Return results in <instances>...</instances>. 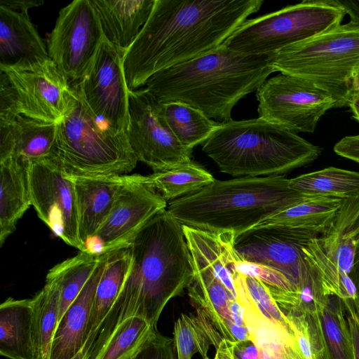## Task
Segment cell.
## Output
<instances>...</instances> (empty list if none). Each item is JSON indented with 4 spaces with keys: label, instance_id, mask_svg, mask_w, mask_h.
<instances>
[{
    "label": "cell",
    "instance_id": "6da1fadb",
    "mask_svg": "<svg viewBox=\"0 0 359 359\" xmlns=\"http://www.w3.org/2000/svg\"><path fill=\"white\" fill-rule=\"evenodd\" d=\"M262 0H155L150 15L123 57L128 88L222 46L262 7Z\"/></svg>",
    "mask_w": 359,
    "mask_h": 359
},
{
    "label": "cell",
    "instance_id": "7a4b0ae2",
    "mask_svg": "<svg viewBox=\"0 0 359 359\" xmlns=\"http://www.w3.org/2000/svg\"><path fill=\"white\" fill-rule=\"evenodd\" d=\"M132 264L117 299L88 351L102 348L124 320L139 317L156 328L167 303L187 289L192 278L191 255L183 225L165 210L156 215L129 241Z\"/></svg>",
    "mask_w": 359,
    "mask_h": 359
},
{
    "label": "cell",
    "instance_id": "3957f363",
    "mask_svg": "<svg viewBox=\"0 0 359 359\" xmlns=\"http://www.w3.org/2000/svg\"><path fill=\"white\" fill-rule=\"evenodd\" d=\"M271 55L245 53L222 45L156 73L146 88L159 102L185 103L209 118L229 121L238 101L257 91L274 72Z\"/></svg>",
    "mask_w": 359,
    "mask_h": 359
},
{
    "label": "cell",
    "instance_id": "277c9868",
    "mask_svg": "<svg viewBox=\"0 0 359 359\" xmlns=\"http://www.w3.org/2000/svg\"><path fill=\"white\" fill-rule=\"evenodd\" d=\"M285 175L215 180L168 203V213L184 226L230 231L236 237L276 212L306 198L291 189Z\"/></svg>",
    "mask_w": 359,
    "mask_h": 359
},
{
    "label": "cell",
    "instance_id": "5b68a950",
    "mask_svg": "<svg viewBox=\"0 0 359 359\" xmlns=\"http://www.w3.org/2000/svg\"><path fill=\"white\" fill-rule=\"evenodd\" d=\"M202 151L221 172L243 177L285 175L313 163L322 148L259 117L219 123Z\"/></svg>",
    "mask_w": 359,
    "mask_h": 359
},
{
    "label": "cell",
    "instance_id": "8992f818",
    "mask_svg": "<svg viewBox=\"0 0 359 359\" xmlns=\"http://www.w3.org/2000/svg\"><path fill=\"white\" fill-rule=\"evenodd\" d=\"M279 72L309 81L328 92L336 107L348 106L359 90V25H339L271 55ZM335 107V108H336Z\"/></svg>",
    "mask_w": 359,
    "mask_h": 359
},
{
    "label": "cell",
    "instance_id": "52a82bcc",
    "mask_svg": "<svg viewBox=\"0 0 359 359\" xmlns=\"http://www.w3.org/2000/svg\"><path fill=\"white\" fill-rule=\"evenodd\" d=\"M76 94L73 107L57 123L56 144L50 158L69 178L121 175L131 172L137 160L126 132L107 125L101 126L99 119Z\"/></svg>",
    "mask_w": 359,
    "mask_h": 359
},
{
    "label": "cell",
    "instance_id": "ba28073f",
    "mask_svg": "<svg viewBox=\"0 0 359 359\" xmlns=\"http://www.w3.org/2000/svg\"><path fill=\"white\" fill-rule=\"evenodd\" d=\"M345 15L336 0L304 1L247 19L222 45L245 53L273 54L335 28Z\"/></svg>",
    "mask_w": 359,
    "mask_h": 359
},
{
    "label": "cell",
    "instance_id": "9c48e42d",
    "mask_svg": "<svg viewBox=\"0 0 359 359\" xmlns=\"http://www.w3.org/2000/svg\"><path fill=\"white\" fill-rule=\"evenodd\" d=\"M0 69V118L21 115L57 123L75 103L71 82L50 57Z\"/></svg>",
    "mask_w": 359,
    "mask_h": 359
},
{
    "label": "cell",
    "instance_id": "30bf717a",
    "mask_svg": "<svg viewBox=\"0 0 359 359\" xmlns=\"http://www.w3.org/2000/svg\"><path fill=\"white\" fill-rule=\"evenodd\" d=\"M259 117L292 132L313 133L320 118L336 107L334 97L312 82L280 73L256 91Z\"/></svg>",
    "mask_w": 359,
    "mask_h": 359
},
{
    "label": "cell",
    "instance_id": "8fae6325",
    "mask_svg": "<svg viewBox=\"0 0 359 359\" xmlns=\"http://www.w3.org/2000/svg\"><path fill=\"white\" fill-rule=\"evenodd\" d=\"M128 142L137 161L154 172L191 161L192 149L174 136L160 113V102L147 88L128 91Z\"/></svg>",
    "mask_w": 359,
    "mask_h": 359
},
{
    "label": "cell",
    "instance_id": "7c38bea8",
    "mask_svg": "<svg viewBox=\"0 0 359 359\" xmlns=\"http://www.w3.org/2000/svg\"><path fill=\"white\" fill-rule=\"evenodd\" d=\"M104 34L91 0H75L59 11L48 41V57L72 84L92 63Z\"/></svg>",
    "mask_w": 359,
    "mask_h": 359
},
{
    "label": "cell",
    "instance_id": "4fadbf2b",
    "mask_svg": "<svg viewBox=\"0 0 359 359\" xmlns=\"http://www.w3.org/2000/svg\"><path fill=\"white\" fill-rule=\"evenodd\" d=\"M123 57L104 37L88 70L72 86L95 117L114 130L126 132L129 89Z\"/></svg>",
    "mask_w": 359,
    "mask_h": 359
},
{
    "label": "cell",
    "instance_id": "5bb4252c",
    "mask_svg": "<svg viewBox=\"0 0 359 359\" xmlns=\"http://www.w3.org/2000/svg\"><path fill=\"white\" fill-rule=\"evenodd\" d=\"M32 205L54 235L85 252L79 237L74 182L50 158L27 165Z\"/></svg>",
    "mask_w": 359,
    "mask_h": 359
},
{
    "label": "cell",
    "instance_id": "9a60e30c",
    "mask_svg": "<svg viewBox=\"0 0 359 359\" xmlns=\"http://www.w3.org/2000/svg\"><path fill=\"white\" fill-rule=\"evenodd\" d=\"M309 233L273 228H254L235 238L240 259L269 266L283 273L296 289L309 267L304 248L313 237Z\"/></svg>",
    "mask_w": 359,
    "mask_h": 359
},
{
    "label": "cell",
    "instance_id": "2e32d148",
    "mask_svg": "<svg viewBox=\"0 0 359 359\" xmlns=\"http://www.w3.org/2000/svg\"><path fill=\"white\" fill-rule=\"evenodd\" d=\"M167 205V201L149 184L147 175L137 174L121 190L96 233L102 240L105 252L127 245Z\"/></svg>",
    "mask_w": 359,
    "mask_h": 359
},
{
    "label": "cell",
    "instance_id": "e0dca14e",
    "mask_svg": "<svg viewBox=\"0 0 359 359\" xmlns=\"http://www.w3.org/2000/svg\"><path fill=\"white\" fill-rule=\"evenodd\" d=\"M192 278L188 294L201 313L223 339L235 342L249 339L242 308L236 298L205 264L191 257Z\"/></svg>",
    "mask_w": 359,
    "mask_h": 359
},
{
    "label": "cell",
    "instance_id": "ac0fdd59",
    "mask_svg": "<svg viewBox=\"0 0 359 359\" xmlns=\"http://www.w3.org/2000/svg\"><path fill=\"white\" fill-rule=\"evenodd\" d=\"M57 124L18 115L0 119V162L14 158L26 164L51 158Z\"/></svg>",
    "mask_w": 359,
    "mask_h": 359
},
{
    "label": "cell",
    "instance_id": "d6986e66",
    "mask_svg": "<svg viewBox=\"0 0 359 359\" xmlns=\"http://www.w3.org/2000/svg\"><path fill=\"white\" fill-rule=\"evenodd\" d=\"M137 175L71 178L74 182L79 237L83 245L88 238L97 233L121 190Z\"/></svg>",
    "mask_w": 359,
    "mask_h": 359
},
{
    "label": "cell",
    "instance_id": "ffe728a7",
    "mask_svg": "<svg viewBox=\"0 0 359 359\" xmlns=\"http://www.w3.org/2000/svg\"><path fill=\"white\" fill-rule=\"evenodd\" d=\"M108 252L103 254L83 288L60 320L53 340L50 359H72L85 346L95 292Z\"/></svg>",
    "mask_w": 359,
    "mask_h": 359
},
{
    "label": "cell",
    "instance_id": "44dd1931",
    "mask_svg": "<svg viewBox=\"0 0 359 359\" xmlns=\"http://www.w3.org/2000/svg\"><path fill=\"white\" fill-rule=\"evenodd\" d=\"M155 0H91L104 37L123 55L147 21Z\"/></svg>",
    "mask_w": 359,
    "mask_h": 359
},
{
    "label": "cell",
    "instance_id": "7402d4cb",
    "mask_svg": "<svg viewBox=\"0 0 359 359\" xmlns=\"http://www.w3.org/2000/svg\"><path fill=\"white\" fill-rule=\"evenodd\" d=\"M48 57V50L28 13L0 5V65L24 64Z\"/></svg>",
    "mask_w": 359,
    "mask_h": 359
},
{
    "label": "cell",
    "instance_id": "603a6c76",
    "mask_svg": "<svg viewBox=\"0 0 359 359\" xmlns=\"http://www.w3.org/2000/svg\"><path fill=\"white\" fill-rule=\"evenodd\" d=\"M131 264L132 251L129 243L108 252L86 330V342L84 347L88 350V353L99 334L105 318L117 299L130 269Z\"/></svg>",
    "mask_w": 359,
    "mask_h": 359
},
{
    "label": "cell",
    "instance_id": "cb8c5ba5",
    "mask_svg": "<svg viewBox=\"0 0 359 359\" xmlns=\"http://www.w3.org/2000/svg\"><path fill=\"white\" fill-rule=\"evenodd\" d=\"M343 199L306 198L271 215L254 228H273L320 235L330 224Z\"/></svg>",
    "mask_w": 359,
    "mask_h": 359
},
{
    "label": "cell",
    "instance_id": "d4e9b609",
    "mask_svg": "<svg viewBox=\"0 0 359 359\" xmlns=\"http://www.w3.org/2000/svg\"><path fill=\"white\" fill-rule=\"evenodd\" d=\"M32 299L8 298L0 306V354L9 359H37L33 342Z\"/></svg>",
    "mask_w": 359,
    "mask_h": 359
},
{
    "label": "cell",
    "instance_id": "484cf974",
    "mask_svg": "<svg viewBox=\"0 0 359 359\" xmlns=\"http://www.w3.org/2000/svg\"><path fill=\"white\" fill-rule=\"evenodd\" d=\"M27 165L16 158L0 162V245L16 229L19 219L32 205Z\"/></svg>",
    "mask_w": 359,
    "mask_h": 359
},
{
    "label": "cell",
    "instance_id": "4316f807",
    "mask_svg": "<svg viewBox=\"0 0 359 359\" xmlns=\"http://www.w3.org/2000/svg\"><path fill=\"white\" fill-rule=\"evenodd\" d=\"M359 216V196L343 199L337 213L318 236L320 245L341 274L351 278L355 241L354 226Z\"/></svg>",
    "mask_w": 359,
    "mask_h": 359
},
{
    "label": "cell",
    "instance_id": "83f0119b",
    "mask_svg": "<svg viewBox=\"0 0 359 359\" xmlns=\"http://www.w3.org/2000/svg\"><path fill=\"white\" fill-rule=\"evenodd\" d=\"M288 184L306 197L345 199L359 196V172L327 167L289 179Z\"/></svg>",
    "mask_w": 359,
    "mask_h": 359
},
{
    "label": "cell",
    "instance_id": "f1b7e54d",
    "mask_svg": "<svg viewBox=\"0 0 359 359\" xmlns=\"http://www.w3.org/2000/svg\"><path fill=\"white\" fill-rule=\"evenodd\" d=\"M160 113L176 139L190 149L203 144L219 123L199 109L179 102H160Z\"/></svg>",
    "mask_w": 359,
    "mask_h": 359
},
{
    "label": "cell",
    "instance_id": "f546056e",
    "mask_svg": "<svg viewBox=\"0 0 359 359\" xmlns=\"http://www.w3.org/2000/svg\"><path fill=\"white\" fill-rule=\"evenodd\" d=\"M343 300L330 295L317 313L323 359H354L353 346Z\"/></svg>",
    "mask_w": 359,
    "mask_h": 359
},
{
    "label": "cell",
    "instance_id": "4dcf8cb0",
    "mask_svg": "<svg viewBox=\"0 0 359 359\" xmlns=\"http://www.w3.org/2000/svg\"><path fill=\"white\" fill-rule=\"evenodd\" d=\"M102 255L79 251L76 256L49 270L46 280L55 283L60 292L59 322L83 288Z\"/></svg>",
    "mask_w": 359,
    "mask_h": 359
},
{
    "label": "cell",
    "instance_id": "1f68e13d",
    "mask_svg": "<svg viewBox=\"0 0 359 359\" xmlns=\"http://www.w3.org/2000/svg\"><path fill=\"white\" fill-rule=\"evenodd\" d=\"M173 338L177 359H191L196 353L205 359L210 346L217 349L223 339L199 312L196 315L182 313L175 323Z\"/></svg>",
    "mask_w": 359,
    "mask_h": 359
},
{
    "label": "cell",
    "instance_id": "d6a6232c",
    "mask_svg": "<svg viewBox=\"0 0 359 359\" xmlns=\"http://www.w3.org/2000/svg\"><path fill=\"white\" fill-rule=\"evenodd\" d=\"M33 342L37 359H50L59 323L60 292L55 283L46 280L33 299Z\"/></svg>",
    "mask_w": 359,
    "mask_h": 359
},
{
    "label": "cell",
    "instance_id": "836d02e7",
    "mask_svg": "<svg viewBox=\"0 0 359 359\" xmlns=\"http://www.w3.org/2000/svg\"><path fill=\"white\" fill-rule=\"evenodd\" d=\"M147 179L167 202L195 193L215 180L211 173L191 161L154 172Z\"/></svg>",
    "mask_w": 359,
    "mask_h": 359
},
{
    "label": "cell",
    "instance_id": "e575fe53",
    "mask_svg": "<svg viewBox=\"0 0 359 359\" xmlns=\"http://www.w3.org/2000/svg\"><path fill=\"white\" fill-rule=\"evenodd\" d=\"M156 330L141 318H129L114 330L92 359H128Z\"/></svg>",
    "mask_w": 359,
    "mask_h": 359
},
{
    "label": "cell",
    "instance_id": "d590c367",
    "mask_svg": "<svg viewBox=\"0 0 359 359\" xmlns=\"http://www.w3.org/2000/svg\"><path fill=\"white\" fill-rule=\"evenodd\" d=\"M304 359H323V345L316 314H284Z\"/></svg>",
    "mask_w": 359,
    "mask_h": 359
},
{
    "label": "cell",
    "instance_id": "8d00e7d4",
    "mask_svg": "<svg viewBox=\"0 0 359 359\" xmlns=\"http://www.w3.org/2000/svg\"><path fill=\"white\" fill-rule=\"evenodd\" d=\"M128 359H177L174 338L156 330Z\"/></svg>",
    "mask_w": 359,
    "mask_h": 359
},
{
    "label": "cell",
    "instance_id": "74e56055",
    "mask_svg": "<svg viewBox=\"0 0 359 359\" xmlns=\"http://www.w3.org/2000/svg\"><path fill=\"white\" fill-rule=\"evenodd\" d=\"M334 151L341 157L359 163V135L343 137L335 144Z\"/></svg>",
    "mask_w": 359,
    "mask_h": 359
},
{
    "label": "cell",
    "instance_id": "f35d334b",
    "mask_svg": "<svg viewBox=\"0 0 359 359\" xmlns=\"http://www.w3.org/2000/svg\"><path fill=\"white\" fill-rule=\"evenodd\" d=\"M344 303L347 313V320L351 334L354 359H359V320L357 318L351 306L348 303Z\"/></svg>",
    "mask_w": 359,
    "mask_h": 359
},
{
    "label": "cell",
    "instance_id": "ab89813d",
    "mask_svg": "<svg viewBox=\"0 0 359 359\" xmlns=\"http://www.w3.org/2000/svg\"><path fill=\"white\" fill-rule=\"evenodd\" d=\"M355 249L351 278L354 283L359 298V216L354 226Z\"/></svg>",
    "mask_w": 359,
    "mask_h": 359
},
{
    "label": "cell",
    "instance_id": "60d3db41",
    "mask_svg": "<svg viewBox=\"0 0 359 359\" xmlns=\"http://www.w3.org/2000/svg\"><path fill=\"white\" fill-rule=\"evenodd\" d=\"M43 1L36 0H1L0 5L7 7L11 10L28 13V10L41 6Z\"/></svg>",
    "mask_w": 359,
    "mask_h": 359
},
{
    "label": "cell",
    "instance_id": "b9f144b4",
    "mask_svg": "<svg viewBox=\"0 0 359 359\" xmlns=\"http://www.w3.org/2000/svg\"><path fill=\"white\" fill-rule=\"evenodd\" d=\"M337 3L350 17L351 22L359 25V1L336 0Z\"/></svg>",
    "mask_w": 359,
    "mask_h": 359
},
{
    "label": "cell",
    "instance_id": "7bdbcfd3",
    "mask_svg": "<svg viewBox=\"0 0 359 359\" xmlns=\"http://www.w3.org/2000/svg\"><path fill=\"white\" fill-rule=\"evenodd\" d=\"M348 106L351 109L353 118L359 122V90L353 95Z\"/></svg>",
    "mask_w": 359,
    "mask_h": 359
},
{
    "label": "cell",
    "instance_id": "ee69618b",
    "mask_svg": "<svg viewBox=\"0 0 359 359\" xmlns=\"http://www.w3.org/2000/svg\"><path fill=\"white\" fill-rule=\"evenodd\" d=\"M344 302L348 303L351 306L357 318L359 320V298L358 297L355 301L349 300Z\"/></svg>",
    "mask_w": 359,
    "mask_h": 359
},
{
    "label": "cell",
    "instance_id": "f6af8a7d",
    "mask_svg": "<svg viewBox=\"0 0 359 359\" xmlns=\"http://www.w3.org/2000/svg\"><path fill=\"white\" fill-rule=\"evenodd\" d=\"M87 354L88 350L83 346V348L72 359H88Z\"/></svg>",
    "mask_w": 359,
    "mask_h": 359
},
{
    "label": "cell",
    "instance_id": "bcb514c9",
    "mask_svg": "<svg viewBox=\"0 0 359 359\" xmlns=\"http://www.w3.org/2000/svg\"><path fill=\"white\" fill-rule=\"evenodd\" d=\"M205 359H210V358H209L208 357V358H206ZM214 359H215V358H214Z\"/></svg>",
    "mask_w": 359,
    "mask_h": 359
}]
</instances>
